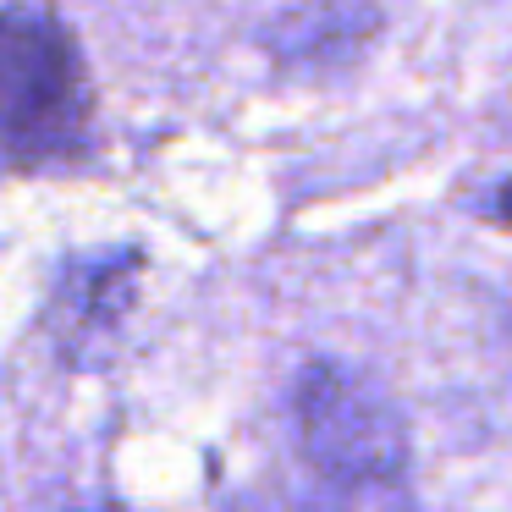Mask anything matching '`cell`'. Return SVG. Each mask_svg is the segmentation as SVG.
<instances>
[{
  "label": "cell",
  "mask_w": 512,
  "mask_h": 512,
  "mask_svg": "<svg viewBox=\"0 0 512 512\" xmlns=\"http://www.w3.org/2000/svg\"><path fill=\"white\" fill-rule=\"evenodd\" d=\"M94 89L72 28L50 6H0V177L61 171L89 155Z\"/></svg>",
  "instance_id": "1"
},
{
  "label": "cell",
  "mask_w": 512,
  "mask_h": 512,
  "mask_svg": "<svg viewBox=\"0 0 512 512\" xmlns=\"http://www.w3.org/2000/svg\"><path fill=\"white\" fill-rule=\"evenodd\" d=\"M292 424L309 468L342 496L402 485L408 435L402 419L364 375L342 364H309L292 391Z\"/></svg>",
  "instance_id": "2"
},
{
  "label": "cell",
  "mask_w": 512,
  "mask_h": 512,
  "mask_svg": "<svg viewBox=\"0 0 512 512\" xmlns=\"http://www.w3.org/2000/svg\"><path fill=\"white\" fill-rule=\"evenodd\" d=\"M375 34V0H298L281 28V50L303 61L353 56Z\"/></svg>",
  "instance_id": "3"
},
{
  "label": "cell",
  "mask_w": 512,
  "mask_h": 512,
  "mask_svg": "<svg viewBox=\"0 0 512 512\" xmlns=\"http://www.w3.org/2000/svg\"><path fill=\"white\" fill-rule=\"evenodd\" d=\"M133 276H138V254H105V259H83L72 270L67 292V320L78 325V336H89L94 325H111L116 314L127 309V292H133Z\"/></svg>",
  "instance_id": "4"
},
{
  "label": "cell",
  "mask_w": 512,
  "mask_h": 512,
  "mask_svg": "<svg viewBox=\"0 0 512 512\" xmlns=\"http://www.w3.org/2000/svg\"><path fill=\"white\" fill-rule=\"evenodd\" d=\"M490 210H496L501 221L512 226V182H501V188H496V199H490Z\"/></svg>",
  "instance_id": "5"
},
{
  "label": "cell",
  "mask_w": 512,
  "mask_h": 512,
  "mask_svg": "<svg viewBox=\"0 0 512 512\" xmlns=\"http://www.w3.org/2000/svg\"><path fill=\"white\" fill-rule=\"evenodd\" d=\"M94 512H122V507H94Z\"/></svg>",
  "instance_id": "6"
}]
</instances>
